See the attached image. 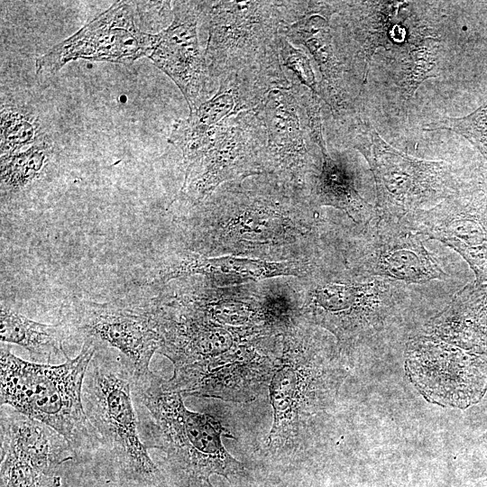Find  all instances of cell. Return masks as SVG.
<instances>
[{
  "label": "cell",
  "mask_w": 487,
  "mask_h": 487,
  "mask_svg": "<svg viewBox=\"0 0 487 487\" xmlns=\"http://www.w3.org/2000/svg\"><path fill=\"white\" fill-rule=\"evenodd\" d=\"M363 228L353 258L354 272L407 284H423L448 276L425 246L427 238L403 219L375 213Z\"/></svg>",
  "instance_id": "obj_11"
},
{
  "label": "cell",
  "mask_w": 487,
  "mask_h": 487,
  "mask_svg": "<svg viewBox=\"0 0 487 487\" xmlns=\"http://www.w3.org/2000/svg\"><path fill=\"white\" fill-rule=\"evenodd\" d=\"M1 453L13 454L51 477L76 457L62 435L6 405L1 408Z\"/></svg>",
  "instance_id": "obj_16"
},
{
  "label": "cell",
  "mask_w": 487,
  "mask_h": 487,
  "mask_svg": "<svg viewBox=\"0 0 487 487\" xmlns=\"http://www.w3.org/2000/svg\"><path fill=\"white\" fill-rule=\"evenodd\" d=\"M60 323L69 337L78 335L83 342L91 341L96 352L105 348L118 351L133 381L152 373L151 359L163 345L154 309L122 300H74L63 308Z\"/></svg>",
  "instance_id": "obj_8"
},
{
  "label": "cell",
  "mask_w": 487,
  "mask_h": 487,
  "mask_svg": "<svg viewBox=\"0 0 487 487\" xmlns=\"http://www.w3.org/2000/svg\"><path fill=\"white\" fill-rule=\"evenodd\" d=\"M309 138L321 153L319 166L309 179L312 200L318 206L341 209L363 225L374 216L375 208L358 192L354 174L345 163L330 156L323 132L312 133Z\"/></svg>",
  "instance_id": "obj_19"
},
{
  "label": "cell",
  "mask_w": 487,
  "mask_h": 487,
  "mask_svg": "<svg viewBox=\"0 0 487 487\" xmlns=\"http://www.w3.org/2000/svg\"><path fill=\"white\" fill-rule=\"evenodd\" d=\"M200 18L207 30V72L217 88L229 78L259 106L271 90L291 87L279 56L280 40L295 23L291 1H205Z\"/></svg>",
  "instance_id": "obj_1"
},
{
  "label": "cell",
  "mask_w": 487,
  "mask_h": 487,
  "mask_svg": "<svg viewBox=\"0 0 487 487\" xmlns=\"http://www.w3.org/2000/svg\"><path fill=\"white\" fill-rule=\"evenodd\" d=\"M302 271V265L293 262H270L247 258L229 256L207 258L198 254H189L162 270L158 280L166 282L171 279L193 274L258 280L281 275L298 276Z\"/></svg>",
  "instance_id": "obj_20"
},
{
  "label": "cell",
  "mask_w": 487,
  "mask_h": 487,
  "mask_svg": "<svg viewBox=\"0 0 487 487\" xmlns=\"http://www.w3.org/2000/svg\"><path fill=\"white\" fill-rule=\"evenodd\" d=\"M438 41L425 38L409 44L400 63L399 85L405 100L415 94L418 87L427 78L434 77L432 70L436 67Z\"/></svg>",
  "instance_id": "obj_23"
},
{
  "label": "cell",
  "mask_w": 487,
  "mask_h": 487,
  "mask_svg": "<svg viewBox=\"0 0 487 487\" xmlns=\"http://www.w3.org/2000/svg\"><path fill=\"white\" fill-rule=\"evenodd\" d=\"M289 42L305 46L322 75L320 96L337 116L348 111L344 65L336 51L329 21L319 14L306 16L289 24L284 33Z\"/></svg>",
  "instance_id": "obj_18"
},
{
  "label": "cell",
  "mask_w": 487,
  "mask_h": 487,
  "mask_svg": "<svg viewBox=\"0 0 487 487\" xmlns=\"http://www.w3.org/2000/svg\"><path fill=\"white\" fill-rule=\"evenodd\" d=\"M353 147L367 161L376 185V213L401 220L427 209L458 186L451 166L409 156L387 143L370 124L358 122Z\"/></svg>",
  "instance_id": "obj_6"
},
{
  "label": "cell",
  "mask_w": 487,
  "mask_h": 487,
  "mask_svg": "<svg viewBox=\"0 0 487 487\" xmlns=\"http://www.w3.org/2000/svg\"><path fill=\"white\" fill-rule=\"evenodd\" d=\"M479 443L484 446V447H487V430L485 431L484 434H482V436H480L479 438Z\"/></svg>",
  "instance_id": "obj_28"
},
{
  "label": "cell",
  "mask_w": 487,
  "mask_h": 487,
  "mask_svg": "<svg viewBox=\"0 0 487 487\" xmlns=\"http://www.w3.org/2000/svg\"><path fill=\"white\" fill-rule=\"evenodd\" d=\"M1 342L16 344L25 348L32 359L51 364L52 359L61 354L69 356L63 343L69 337L64 325H49L36 322L14 309L1 305Z\"/></svg>",
  "instance_id": "obj_21"
},
{
  "label": "cell",
  "mask_w": 487,
  "mask_h": 487,
  "mask_svg": "<svg viewBox=\"0 0 487 487\" xmlns=\"http://www.w3.org/2000/svg\"><path fill=\"white\" fill-rule=\"evenodd\" d=\"M51 478L25 460L1 453V487H46Z\"/></svg>",
  "instance_id": "obj_27"
},
{
  "label": "cell",
  "mask_w": 487,
  "mask_h": 487,
  "mask_svg": "<svg viewBox=\"0 0 487 487\" xmlns=\"http://www.w3.org/2000/svg\"><path fill=\"white\" fill-rule=\"evenodd\" d=\"M345 374L317 351L280 361L270 383L273 409L270 445L297 435L305 418L317 414L332 400Z\"/></svg>",
  "instance_id": "obj_10"
},
{
  "label": "cell",
  "mask_w": 487,
  "mask_h": 487,
  "mask_svg": "<svg viewBox=\"0 0 487 487\" xmlns=\"http://www.w3.org/2000/svg\"><path fill=\"white\" fill-rule=\"evenodd\" d=\"M1 156L23 152L40 141V126L31 112L21 108L1 110Z\"/></svg>",
  "instance_id": "obj_24"
},
{
  "label": "cell",
  "mask_w": 487,
  "mask_h": 487,
  "mask_svg": "<svg viewBox=\"0 0 487 487\" xmlns=\"http://www.w3.org/2000/svg\"><path fill=\"white\" fill-rule=\"evenodd\" d=\"M279 56L291 85L308 87L312 93L319 96V86L316 81L308 57L302 50L295 48L285 35L280 42Z\"/></svg>",
  "instance_id": "obj_26"
},
{
  "label": "cell",
  "mask_w": 487,
  "mask_h": 487,
  "mask_svg": "<svg viewBox=\"0 0 487 487\" xmlns=\"http://www.w3.org/2000/svg\"><path fill=\"white\" fill-rule=\"evenodd\" d=\"M426 334L465 351L487 355V283L471 282L427 324Z\"/></svg>",
  "instance_id": "obj_17"
},
{
  "label": "cell",
  "mask_w": 487,
  "mask_h": 487,
  "mask_svg": "<svg viewBox=\"0 0 487 487\" xmlns=\"http://www.w3.org/2000/svg\"><path fill=\"white\" fill-rule=\"evenodd\" d=\"M152 41V34L136 26L130 2H116L39 57L35 61L36 72L55 73L69 61L79 59L131 63L148 56Z\"/></svg>",
  "instance_id": "obj_13"
},
{
  "label": "cell",
  "mask_w": 487,
  "mask_h": 487,
  "mask_svg": "<svg viewBox=\"0 0 487 487\" xmlns=\"http://www.w3.org/2000/svg\"><path fill=\"white\" fill-rule=\"evenodd\" d=\"M96 352L83 342L75 358L60 364L31 363L1 345V406L6 405L55 429L76 456L97 449L99 438L87 419L82 389L87 367Z\"/></svg>",
  "instance_id": "obj_2"
},
{
  "label": "cell",
  "mask_w": 487,
  "mask_h": 487,
  "mask_svg": "<svg viewBox=\"0 0 487 487\" xmlns=\"http://www.w3.org/2000/svg\"><path fill=\"white\" fill-rule=\"evenodd\" d=\"M169 142L182 152L186 170L179 196L192 204L203 202L223 182L268 174L266 129L255 110L208 128L179 119Z\"/></svg>",
  "instance_id": "obj_4"
},
{
  "label": "cell",
  "mask_w": 487,
  "mask_h": 487,
  "mask_svg": "<svg viewBox=\"0 0 487 487\" xmlns=\"http://www.w3.org/2000/svg\"><path fill=\"white\" fill-rule=\"evenodd\" d=\"M423 130L454 131L473 143L487 159V104L467 116L459 118L446 117L426 124Z\"/></svg>",
  "instance_id": "obj_25"
},
{
  "label": "cell",
  "mask_w": 487,
  "mask_h": 487,
  "mask_svg": "<svg viewBox=\"0 0 487 487\" xmlns=\"http://www.w3.org/2000/svg\"><path fill=\"white\" fill-rule=\"evenodd\" d=\"M133 381L121 359L106 360L96 353L85 375L82 400L100 445L128 475L151 482L160 471L140 436Z\"/></svg>",
  "instance_id": "obj_5"
},
{
  "label": "cell",
  "mask_w": 487,
  "mask_h": 487,
  "mask_svg": "<svg viewBox=\"0 0 487 487\" xmlns=\"http://www.w3.org/2000/svg\"><path fill=\"white\" fill-rule=\"evenodd\" d=\"M204 2H171L172 21L165 29L152 34L147 56L179 87L190 112L217 90L208 76L204 50L200 49L198 38Z\"/></svg>",
  "instance_id": "obj_14"
},
{
  "label": "cell",
  "mask_w": 487,
  "mask_h": 487,
  "mask_svg": "<svg viewBox=\"0 0 487 487\" xmlns=\"http://www.w3.org/2000/svg\"><path fill=\"white\" fill-rule=\"evenodd\" d=\"M254 110L266 129L268 174L299 194L320 162L308 149L294 94L273 89Z\"/></svg>",
  "instance_id": "obj_15"
},
{
  "label": "cell",
  "mask_w": 487,
  "mask_h": 487,
  "mask_svg": "<svg viewBox=\"0 0 487 487\" xmlns=\"http://www.w3.org/2000/svg\"><path fill=\"white\" fill-rule=\"evenodd\" d=\"M424 235L455 251L476 283H487V188L458 185L445 199L403 218Z\"/></svg>",
  "instance_id": "obj_12"
},
{
  "label": "cell",
  "mask_w": 487,
  "mask_h": 487,
  "mask_svg": "<svg viewBox=\"0 0 487 487\" xmlns=\"http://www.w3.org/2000/svg\"><path fill=\"white\" fill-rule=\"evenodd\" d=\"M482 487H487V479L482 482Z\"/></svg>",
  "instance_id": "obj_29"
},
{
  "label": "cell",
  "mask_w": 487,
  "mask_h": 487,
  "mask_svg": "<svg viewBox=\"0 0 487 487\" xmlns=\"http://www.w3.org/2000/svg\"><path fill=\"white\" fill-rule=\"evenodd\" d=\"M162 379L153 372L133 381L139 433L147 448L166 453L169 464L188 482L212 487L209 478L242 473L243 464L232 457L222 443L224 428L214 417L187 409L179 392L161 389Z\"/></svg>",
  "instance_id": "obj_3"
},
{
  "label": "cell",
  "mask_w": 487,
  "mask_h": 487,
  "mask_svg": "<svg viewBox=\"0 0 487 487\" xmlns=\"http://www.w3.org/2000/svg\"><path fill=\"white\" fill-rule=\"evenodd\" d=\"M405 370L421 395L443 407L465 409L487 391V355L465 351L431 335L411 338Z\"/></svg>",
  "instance_id": "obj_9"
},
{
  "label": "cell",
  "mask_w": 487,
  "mask_h": 487,
  "mask_svg": "<svg viewBox=\"0 0 487 487\" xmlns=\"http://www.w3.org/2000/svg\"><path fill=\"white\" fill-rule=\"evenodd\" d=\"M51 155V147L44 141L27 150L1 156V183L8 189H20L40 177Z\"/></svg>",
  "instance_id": "obj_22"
},
{
  "label": "cell",
  "mask_w": 487,
  "mask_h": 487,
  "mask_svg": "<svg viewBox=\"0 0 487 487\" xmlns=\"http://www.w3.org/2000/svg\"><path fill=\"white\" fill-rule=\"evenodd\" d=\"M408 290L400 281L361 275L354 280L317 283L303 306L308 318L352 346L381 331Z\"/></svg>",
  "instance_id": "obj_7"
}]
</instances>
